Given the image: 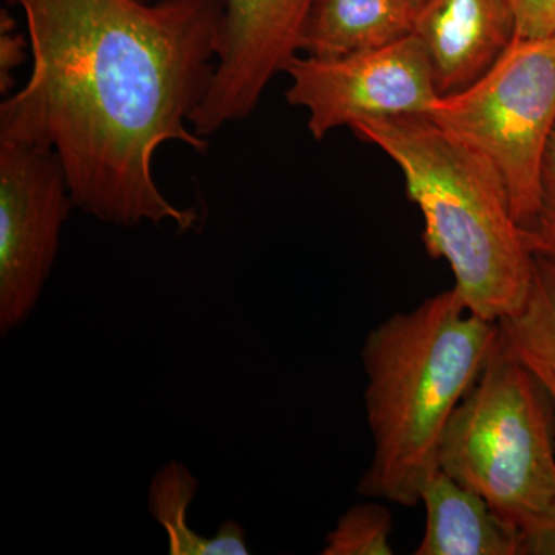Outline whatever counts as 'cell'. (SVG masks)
<instances>
[{"label":"cell","mask_w":555,"mask_h":555,"mask_svg":"<svg viewBox=\"0 0 555 555\" xmlns=\"http://www.w3.org/2000/svg\"><path fill=\"white\" fill-rule=\"evenodd\" d=\"M7 2L24 13L33 65L0 105V137L53 149L76 207L102 222L195 228L153 169L170 142L207 150L192 119L217 68L221 0Z\"/></svg>","instance_id":"obj_1"},{"label":"cell","mask_w":555,"mask_h":555,"mask_svg":"<svg viewBox=\"0 0 555 555\" xmlns=\"http://www.w3.org/2000/svg\"><path fill=\"white\" fill-rule=\"evenodd\" d=\"M500 343V323L470 312L455 287L369 332L361 360L374 454L358 494L418 505L449 420Z\"/></svg>","instance_id":"obj_2"},{"label":"cell","mask_w":555,"mask_h":555,"mask_svg":"<svg viewBox=\"0 0 555 555\" xmlns=\"http://www.w3.org/2000/svg\"><path fill=\"white\" fill-rule=\"evenodd\" d=\"M349 129L403 173L427 254L448 262L466 308L496 323L524 308L535 258L494 166L427 116L367 118Z\"/></svg>","instance_id":"obj_3"},{"label":"cell","mask_w":555,"mask_h":555,"mask_svg":"<svg viewBox=\"0 0 555 555\" xmlns=\"http://www.w3.org/2000/svg\"><path fill=\"white\" fill-rule=\"evenodd\" d=\"M438 467L516 529L521 554L555 555V412L503 338L449 420Z\"/></svg>","instance_id":"obj_4"},{"label":"cell","mask_w":555,"mask_h":555,"mask_svg":"<svg viewBox=\"0 0 555 555\" xmlns=\"http://www.w3.org/2000/svg\"><path fill=\"white\" fill-rule=\"evenodd\" d=\"M427 118L494 166L525 229L534 218L555 131V36H516L480 79L438 98Z\"/></svg>","instance_id":"obj_5"},{"label":"cell","mask_w":555,"mask_h":555,"mask_svg":"<svg viewBox=\"0 0 555 555\" xmlns=\"http://www.w3.org/2000/svg\"><path fill=\"white\" fill-rule=\"evenodd\" d=\"M76 207L56 152L0 137V335L20 328L38 306Z\"/></svg>","instance_id":"obj_6"},{"label":"cell","mask_w":555,"mask_h":555,"mask_svg":"<svg viewBox=\"0 0 555 555\" xmlns=\"http://www.w3.org/2000/svg\"><path fill=\"white\" fill-rule=\"evenodd\" d=\"M287 102L308 112L312 137L382 116H427L438 98L436 79L414 35L343 56L298 53L284 68Z\"/></svg>","instance_id":"obj_7"},{"label":"cell","mask_w":555,"mask_h":555,"mask_svg":"<svg viewBox=\"0 0 555 555\" xmlns=\"http://www.w3.org/2000/svg\"><path fill=\"white\" fill-rule=\"evenodd\" d=\"M221 50L192 127L207 139L251 115L270 80L297 56L313 0H221Z\"/></svg>","instance_id":"obj_8"},{"label":"cell","mask_w":555,"mask_h":555,"mask_svg":"<svg viewBox=\"0 0 555 555\" xmlns=\"http://www.w3.org/2000/svg\"><path fill=\"white\" fill-rule=\"evenodd\" d=\"M412 35L422 42L438 93L476 82L517 36L511 0H426Z\"/></svg>","instance_id":"obj_9"},{"label":"cell","mask_w":555,"mask_h":555,"mask_svg":"<svg viewBox=\"0 0 555 555\" xmlns=\"http://www.w3.org/2000/svg\"><path fill=\"white\" fill-rule=\"evenodd\" d=\"M425 534L416 555H520L521 539L473 489L440 467L420 494Z\"/></svg>","instance_id":"obj_10"},{"label":"cell","mask_w":555,"mask_h":555,"mask_svg":"<svg viewBox=\"0 0 555 555\" xmlns=\"http://www.w3.org/2000/svg\"><path fill=\"white\" fill-rule=\"evenodd\" d=\"M415 14L412 0H313L298 53L327 57L378 49L412 35Z\"/></svg>","instance_id":"obj_11"},{"label":"cell","mask_w":555,"mask_h":555,"mask_svg":"<svg viewBox=\"0 0 555 555\" xmlns=\"http://www.w3.org/2000/svg\"><path fill=\"white\" fill-rule=\"evenodd\" d=\"M198 488V480L179 462L169 463L153 477L149 511L167 532L169 554L247 555L246 532L238 521H225L214 537H203L190 528L189 506Z\"/></svg>","instance_id":"obj_12"},{"label":"cell","mask_w":555,"mask_h":555,"mask_svg":"<svg viewBox=\"0 0 555 555\" xmlns=\"http://www.w3.org/2000/svg\"><path fill=\"white\" fill-rule=\"evenodd\" d=\"M503 343L531 371L555 412V270L535 259L524 308L500 321Z\"/></svg>","instance_id":"obj_13"},{"label":"cell","mask_w":555,"mask_h":555,"mask_svg":"<svg viewBox=\"0 0 555 555\" xmlns=\"http://www.w3.org/2000/svg\"><path fill=\"white\" fill-rule=\"evenodd\" d=\"M392 514L379 503H360L339 517L328 532L323 555H390Z\"/></svg>","instance_id":"obj_14"},{"label":"cell","mask_w":555,"mask_h":555,"mask_svg":"<svg viewBox=\"0 0 555 555\" xmlns=\"http://www.w3.org/2000/svg\"><path fill=\"white\" fill-rule=\"evenodd\" d=\"M524 235L532 257L555 270V131L543 164L539 204Z\"/></svg>","instance_id":"obj_15"},{"label":"cell","mask_w":555,"mask_h":555,"mask_svg":"<svg viewBox=\"0 0 555 555\" xmlns=\"http://www.w3.org/2000/svg\"><path fill=\"white\" fill-rule=\"evenodd\" d=\"M517 36L543 39L555 36V0H511Z\"/></svg>","instance_id":"obj_16"},{"label":"cell","mask_w":555,"mask_h":555,"mask_svg":"<svg viewBox=\"0 0 555 555\" xmlns=\"http://www.w3.org/2000/svg\"><path fill=\"white\" fill-rule=\"evenodd\" d=\"M25 57L24 36L14 31V21L2 11L0 25V87L2 93L10 91L13 69L20 67Z\"/></svg>","instance_id":"obj_17"},{"label":"cell","mask_w":555,"mask_h":555,"mask_svg":"<svg viewBox=\"0 0 555 555\" xmlns=\"http://www.w3.org/2000/svg\"><path fill=\"white\" fill-rule=\"evenodd\" d=\"M412 2H414V3H415L416 9H418V7H420V5H422V3H425V2H426V0H412Z\"/></svg>","instance_id":"obj_18"}]
</instances>
